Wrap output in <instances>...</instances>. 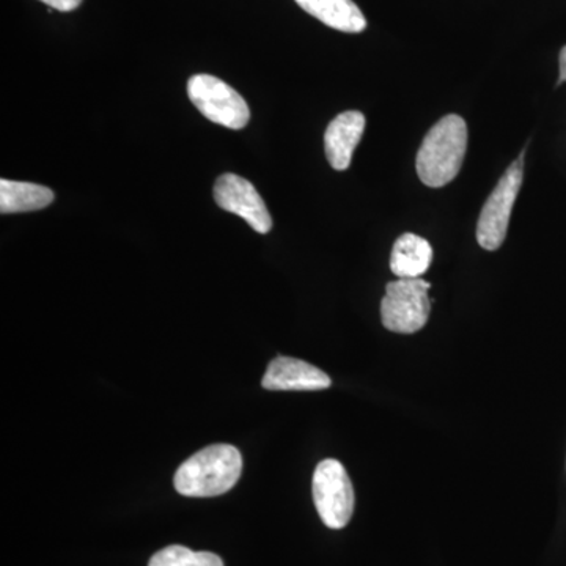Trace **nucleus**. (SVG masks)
Masks as SVG:
<instances>
[{
	"mask_svg": "<svg viewBox=\"0 0 566 566\" xmlns=\"http://www.w3.org/2000/svg\"><path fill=\"white\" fill-rule=\"evenodd\" d=\"M243 472L240 450L214 444L186 460L175 474V490L188 497H214L229 493Z\"/></svg>",
	"mask_w": 566,
	"mask_h": 566,
	"instance_id": "nucleus-1",
	"label": "nucleus"
},
{
	"mask_svg": "<svg viewBox=\"0 0 566 566\" xmlns=\"http://www.w3.org/2000/svg\"><path fill=\"white\" fill-rule=\"evenodd\" d=\"M468 150V125L460 115H447L428 132L417 153L416 169L428 188L455 180Z\"/></svg>",
	"mask_w": 566,
	"mask_h": 566,
	"instance_id": "nucleus-2",
	"label": "nucleus"
},
{
	"mask_svg": "<svg viewBox=\"0 0 566 566\" xmlns=\"http://www.w3.org/2000/svg\"><path fill=\"white\" fill-rule=\"evenodd\" d=\"M431 283L419 279H398L387 283L381 303V318L386 329L397 334H415L422 329L430 316L428 297Z\"/></svg>",
	"mask_w": 566,
	"mask_h": 566,
	"instance_id": "nucleus-3",
	"label": "nucleus"
},
{
	"mask_svg": "<svg viewBox=\"0 0 566 566\" xmlns=\"http://www.w3.org/2000/svg\"><path fill=\"white\" fill-rule=\"evenodd\" d=\"M524 151L499 180L494 191L488 197L476 223V241L485 251H497L504 244L509 232L513 207L523 185Z\"/></svg>",
	"mask_w": 566,
	"mask_h": 566,
	"instance_id": "nucleus-4",
	"label": "nucleus"
},
{
	"mask_svg": "<svg viewBox=\"0 0 566 566\" xmlns=\"http://www.w3.org/2000/svg\"><path fill=\"white\" fill-rule=\"evenodd\" d=\"M188 96L208 120L230 129H243L251 118L248 103L233 87L210 74H196L188 82Z\"/></svg>",
	"mask_w": 566,
	"mask_h": 566,
	"instance_id": "nucleus-5",
	"label": "nucleus"
},
{
	"mask_svg": "<svg viewBox=\"0 0 566 566\" xmlns=\"http://www.w3.org/2000/svg\"><path fill=\"white\" fill-rule=\"evenodd\" d=\"M312 490L318 515L327 527L344 528L352 521L353 483L342 463L324 460L316 465Z\"/></svg>",
	"mask_w": 566,
	"mask_h": 566,
	"instance_id": "nucleus-6",
	"label": "nucleus"
},
{
	"mask_svg": "<svg viewBox=\"0 0 566 566\" xmlns=\"http://www.w3.org/2000/svg\"><path fill=\"white\" fill-rule=\"evenodd\" d=\"M214 200L222 210L243 218L256 233L273 229V218L251 181L234 174L221 175L214 185Z\"/></svg>",
	"mask_w": 566,
	"mask_h": 566,
	"instance_id": "nucleus-7",
	"label": "nucleus"
},
{
	"mask_svg": "<svg viewBox=\"0 0 566 566\" xmlns=\"http://www.w3.org/2000/svg\"><path fill=\"white\" fill-rule=\"evenodd\" d=\"M262 386L268 390H323L331 386V378L315 365L279 356L268 365Z\"/></svg>",
	"mask_w": 566,
	"mask_h": 566,
	"instance_id": "nucleus-8",
	"label": "nucleus"
},
{
	"mask_svg": "<svg viewBox=\"0 0 566 566\" xmlns=\"http://www.w3.org/2000/svg\"><path fill=\"white\" fill-rule=\"evenodd\" d=\"M364 129V114L357 111L342 112L329 123L324 134V151L333 169L340 172L348 169Z\"/></svg>",
	"mask_w": 566,
	"mask_h": 566,
	"instance_id": "nucleus-9",
	"label": "nucleus"
},
{
	"mask_svg": "<svg viewBox=\"0 0 566 566\" xmlns=\"http://www.w3.org/2000/svg\"><path fill=\"white\" fill-rule=\"evenodd\" d=\"M308 14L335 31L359 33L367 28V20L353 0H296Z\"/></svg>",
	"mask_w": 566,
	"mask_h": 566,
	"instance_id": "nucleus-10",
	"label": "nucleus"
},
{
	"mask_svg": "<svg viewBox=\"0 0 566 566\" xmlns=\"http://www.w3.org/2000/svg\"><path fill=\"white\" fill-rule=\"evenodd\" d=\"M433 260V249L423 238L405 233L395 241L390 270L398 279H419L427 273Z\"/></svg>",
	"mask_w": 566,
	"mask_h": 566,
	"instance_id": "nucleus-11",
	"label": "nucleus"
},
{
	"mask_svg": "<svg viewBox=\"0 0 566 566\" xmlns=\"http://www.w3.org/2000/svg\"><path fill=\"white\" fill-rule=\"evenodd\" d=\"M52 200H54V192L46 186L10 181L6 178L0 181V212L2 214L43 210V208L50 207Z\"/></svg>",
	"mask_w": 566,
	"mask_h": 566,
	"instance_id": "nucleus-12",
	"label": "nucleus"
},
{
	"mask_svg": "<svg viewBox=\"0 0 566 566\" xmlns=\"http://www.w3.org/2000/svg\"><path fill=\"white\" fill-rule=\"evenodd\" d=\"M148 566H223L221 557L212 553H197L185 546H169L151 557Z\"/></svg>",
	"mask_w": 566,
	"mask_h": 566,
	"instance_id": "nucleus-13",
	"label": "nucleus"
},
{
	"mask_svg": "<svg viewBox=\"0 0 566 566\" xmlns=\"http://www.w3.org/2000/svg\"><path fill=\"white\" fill-rule=\"evenodd\" d=\"M41 2L57 11H73L81 6L82 0H41Z\"/></svg>",
	"mask_w": 566,
	"mask_h": 566,
	"instance_id": "nucleus-14",
	"label": "nucleus"
},
{
	"mask_svg": "<svg viewBox=\"0 0 566 566\" xmlns=\"http://www.w3.org/2000/svg\"><path fill=\"white\" fill-rule=\"evenodd\" d=\"M558 62H560V76H558L557 85H560L566 82V46L562 48L560 59H558Z\"/></svg>",
	"mask_w": 566,
	"mask_h": 566,
	"instance_id": "nucleus-15",
	"label": "nucleus"
}]
</instances>
